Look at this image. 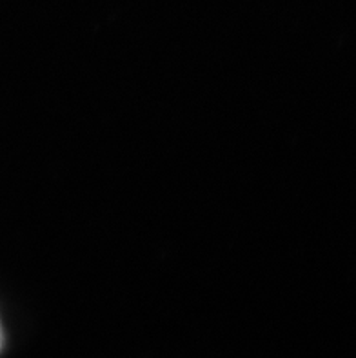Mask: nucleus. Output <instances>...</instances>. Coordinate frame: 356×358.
<instances>
[{
  "label": "nucleus",
  "mask_w": 356,
  "mask_h": 358,
  "mask_svg": "<svg viewBox=\"0 0 356 358\" xmlns=\"http://www.w3.org/2000/svg\"><path fill=\"white\" fill-rule=\"evenodd\" d=\"M0 345H2V335H0Z\"/></svg>",
  "instance_id": "nucleus-1"
}]
</instances>
